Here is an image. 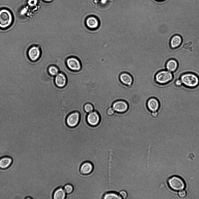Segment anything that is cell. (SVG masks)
Wrapping results in <instances>:
<instances>
[{
    "mask_svg": "<svg viewBox=\"0 0 199 199\" xmlns=\"http://www.w3.org/2000/svg\"><path fill=\"white\" fill-rule=\"evenodd\" d=\"M86 120L90 125L95 126L98 125L100 121V116L99 113L95 110L87 115Z\"/></svg>",
    "mask_w": 199,
    "mask_h": 199,
    "instance_id": "7",
    "label": "cell"
},
{
    "mask_svg": "<svg viewBox=\"0 0 199 199\" xmlns=\"http://www.w3.org/2000/svg\"><path fill=\"white\" fill-rule=\"evenodd\" d=\"M67 80L65 75L62 73H59L55 78L54 82L57 87L62 88L65 87L67 83Z\"/></svg>",
    "mask_w": 199,
    "mask_h": 199,
    "instance_id": "11",
    "label": "cell"
},
{
    "mask_svg": "<svg viewBox=\"0 0 199 199\" xmlns=\"http://www.w3.org/2000/svg\"><path fill=\"white\" fill-rule=\"evenodd\" d=\"M80 119V114L78 111H74L69 113L67 117L66 122L69 127H74L78 124Z\"/></svg>",
    "mask_w": 199,
    "mask_h": 199,
    "instance_id": "5",
    "label": "cell"
},
{
    "mask_svg": "<svg viewBox=\"0 0 199 199\" xmlns=\"http://www.w3.org/2000/svg\"><path fill=\"white\" fill-rule=\"evenodd\" d=\"M178 195L180 198H184L186 196L187 193L185 191L182 190L179 191Z\"/></svg>",
    "mask_w": 199,
    "mask_h": 199,
    "instance_id": "24",
    "label": "cell"
},
{
    "mask_svg": "<svg viewBox=\"0 0 199 199\" xmlns=\"http://www.w3.org/2000/svg\"><path fill=\"white\" fill-rule=\"evenodd\" d=\"M44 0L46 1H51L52 0Z\"/></svg>",
    "mask_w": 199,
    "mask_h": 199,
    "instance_id": "29",
    "label": "cell"
},
{
    "mask_svg": "<svg viewBox=\"0 0 199 199\" xmlns=\"http://www.w3.org/2000/svg\"><path fill=\"white\" fill-rule=\"evenodd\" d=\"M40 51L39 47L33 46L31 47L28 51V55L30 59L33 61H36L39 57Z\"/></svg>",
    "mask_w": 199,
    "mask_h": 199,
    "instance_id": "13",
    "label": "cell"
},
{
    "mask_svg": "<svg viewBox=\"0 0 199 199\" xmlns=\"http://www.w3.org/2000/svg\"><path fill=\"white\" fill-rule=\"evenodd\" d=\"M174 84L177 87H180L183 85L182 82L179 78L176 79L174 82Z\"/></svg>",
    "mask_w": 199,
    "mask_h": 199,
    "instance_id": "25",
    "label": "cell"
},
{
    "mask_svg": "<svg viewBox=\"0 0 199 199\" xmlns=\"http://www.w3.org/2000/svg\"><path fill=\"white\" fill-rule=\"evenodd\" d=\"M151 115L153 117L156 118L158 117L159 116V112L158 111L151 112Z\"/></svg>",
    "mask_w": 199,
    "mask_h": 199,
    "instance_id": "27",
    "label": "cell"
},
{
    "mask_svg": "<svg viewBox=\"0 0 199 199\" xmlns=\"http://www.w3.org/2000/svg\"><path fill=\"white\" fill-rule=\"evenodd\" d=\"M48 72L50 75L54 76L59 73V70L55 66H52L49 68Z\"/></svg>",
    "mask_w": 199,
    "mask_h": 199,
    "instance_id": "21",
    "label": "cell"
},
{
    "mask_svg": "<svg viewBox=\"0 0 199 199\" xmlns=\"http://www.w3.org/2000/svg\"><path fill=\"white\" fill-rule=\"evenodd\" d=\"M182 42L181 37L179 35L175 34L172 37L170 41V45L172 49L179 47Z\"/></svg>",
    "mask_w": 199,
    "mask_h": 199,
    "instance_id": "14",
    "label": "cell"
},
{
    "mask_svg": "<svg viewBox=\"0 0 199 199\" xmlns=\"http://www.w3.org/2000/svg\"><path fill=\"white\" fill-rule=\"evenodd\" d=\"M158 1H165V0H156Z\"/></svg>",
    "mask_w": 199,
    "mask_h": 199,
    "instance_id": "28",
    "label": "cell"
},
{
    "mask_svg": "<svg viewBox=\"0 0 199 199\" xmlns=\"http://www.w3.org/2000/svg\"><path fill=\"white\" fill-rule=\"evenodd\" d=\"M173 73L166 70L158 71L155 74L154 80L158 84L164 85L169 83L173 80Z\"/></svg>",
    "mask_w": 199,
    "mask_h": 199,
    "instance_id": "2",
    "label": "cell"
},
{
    "mask_svg": "<svg viewBox=\"0 0 199 199\" xmlns=\"http://www.w3.org/2000/svg\"><path fill=\"white\" fill-rule=\"evenodd\" d=\"M167 184L169 187L174 191L184 190L186 187L185 183L183 179L177 176H173L169 178L167 180Z\"/></svg>",
    "mask_w": 199,
    "mask_h": 199,
    "instance_id": "3",
    "label": "cell"
},
{
    "mask_svg": "<svg viewBox=\"0 0 199 199\" xmlns=\"http://www.w3.org/2000/svg\"><path fill=\"white\" fill-rule=\"evenodd\" d=\"M107 114L109 116H112L114 115L115 112L112 107H109L107 109Z\"/></svg>",
    "mask_w": 199,
    "mask_h": 199,
    "instance_id": "23",
    "label": "cell"
},
{
    "mask_svg": "<svg viewBox=\"0 0 199 199\" xmlns=\"http://www.w3.org/2000/svg\"><path fill=\"white\" fill-rule=\"evenodd\" d=\"M146 105L148 109L151 112L157 111L160 107V103L157 98L152 97L147 101Z\"/></svg>",
    "mask_w": 199,
    "mask_h": 199,
    "instance_id": "9",
    "label": "cell"
},
{
    "mask_svg": "<svg viewBox=\"0 0 199 199\" xmlns=\"http://www.w3.org/2000/svg\"><path fill=\"white\" fill-rule=\"evenodd\" d=\"M120 195L122 198L124 199L126 198L128 196L127 192L125 191H121L120 192Z\"/></svg>",
    "mask_w": 199,
    "mask_h": 199,
    "instance_id": "26",
    "label": "cell"
},
{
    "mask_svg": "<svg viewBox=\"0 0 199 199\" xmlns=\"http://www.w3.org/2000/svg\"><path fill=\"white\" fill-rule=\"evenodd\" d=\"M86 24L89 28L96 29L99 26V23L97 19L93 17L88 18L86 20Z\"/></svg>",
    "mask_w": 199,
    "mask_h": 199,
    "instance_id": "16",
    "label": "cell"
},
{
    "mask_svg": "<svg viewBox=\"0 0 199 199\" xmlns=\"http://www.w3.org/2000/svg\"><path fill=\"white\" fill-rule=\"evenodd\" d=\"M83 109L86 112L88 113L94 111V107L91 103L87 102L84 105Z\"/></svg>",
    "mask_w": 199,
    "mask_h": 199,
    "instance_id": "20",
    "label": "cell"
},
{
    "mask_svg": "<svg viewBox=\"0 0 199 199\" xmlns=\"http://www.w3.org/2000/svg\"><path fill=\"white\" fill-rule=\"evenodd\" d=\"M12 162L13 160L10 157H2L0 159V168L3 169H6L11 165Z\"/></svg>",
    "mask_w": 199,
    "mask_h": 199,
    "instance_id": "17",
    "label": "cell"
},
{
    "mask_svg": "<svg viewBox=\"0 0 199 199\" xmlns=\"http://www.w3.org/2000/svg\"><path fill=\"white\" fill-rule=\"evenodd\" d=\"M66 197V193L62 187L56 189L53 193V197L54 199H64Z\"/></svg>",
    "mask_w": 199,
    "mask_h": 199,
    "instance_id": "18",
    "label": "cell"
},
{
    "mask_svg": "<svg viewBox=\"0 0 199 199\" xmlns=\"http://www.w3.org/2000/svg\"><path fill=\"white\" fill-rule=\"evenodd\" d=\"M67 64L68 68L74 71H78L81 68V65L79 61L77 59L71 57L68 59Z\"/></svg>",
    "mask_w": 199,
    "mask_h": 199,
    "instance_id": "12",
    "label": "cell"
},
{
    "mask_svg": "<svg viewBox=\"0 0 199 199\" xmlns=\"http://www.w3.org/2000/svg\"><path fill=\"white\" fill-rule=\"evenodd\" d=\"M119 79L122 84L129 86L132 85L133 81L132 76L130 73L126 72L121 73L119 75Z\"/></svg>",
    "mask_w": 199,
    "mask_h": 199,
    "instance_id": "8",
    "label": "cell"
},
{
    "mask_svg": "<svg viewBox=\"0 0 199 199\" xmlns=\"http://www.w3.org/2000/svg\"><path fill=\"white\" fill-rule=\"evenodd\" d=\"M183 85L189 88H194L199 85V77L195 74L187 72L181 74L179 77Z\"/></svg>",
    "mask_w": 199,
    "mask_h": 199,
    "instance_id": "1",
    "label": "cell"
},
{
    "mask_svg": "<svg viewBox=\"0 0 199 199\" xmlns=\"http://www.w3.org/2000/svg\"><path fill=\"white\" fill-rule=\"evenodd\" d=\"M12 20L11 13L9 10L6 9L0 10V27L4 29L8 27Z\"/></svg>",
    "mask_w": 199,
    "mask_h": 199,
    "instance_id": "4",
    "label": "cell"
},
{
    "mask_svg": "<svg viewBox=\"0 0 199 199\" xmlns=\"http://www.w3.org/2000/svg\"><path fill=\"white\" fill-rule=\"evenodd\" d=\"M178 67V62L174 59H169L167 61L165 64L166 70L172 73L177 70Z\"/></svg>",
    "mask_w": 199,
    "mask_h": 199,
    "instance_id": "15",
    "label": "cell"
},
{
    "mask_svg": "<svg viewBox=\"0 0 199 199\" xmlns=\"http://www.w3.org/2000/svg\"><path fill=\"white\" fill-rule=\"evenodd\" d=\"M64 189L66 193L67 194H70L72 193L74 191L73 186L70 184H67L65 185L64 187Z\"/></svg>",
    "mask_w": 199,
    "mask_h": 199,
    "instance_id": "22",
    "label": "cell"
},
{
    "mask_svg": "<svg viewBox=\"0 0 199 199\" xmlns=\"http://www.w3.org/2000/svg\"><path fill=\"white\" fill-rule=\"evenodd\" d=\"M94 166L92 163L88 161L83 162L79 168L80 173L83 175H88L91 173L93 171Z\"/></svg>",
    "mask_w": 199,
    "mask_h": 199,
    "instance_id": "10",
    "label": "cell"
},
{
    "mask_svg": "<svg viewBox=\"0 0 199 199\" xmlns=\"http://www.w3.org/2000/svg\"><path fill=\"white\" fill-rule=\"evenodd\" d=\"M112 107L115 112L119 113H123L128 110L129 105L126 101L119 100L114 101L113 103Z\"/></svg>",
    "mask_w": 199,
    "mask_h": 199,
    "instance_id": "6",
    "label": "cell"
},
{
    "mask_svg": "<svg viewBox=\"0 0 199 199\" xmlns=\"http://www.w3.org/2000/svg\"><path fill=\"white\" fill-rule=\"evenodd\" d=\"M104 199H121V197L117 193L110 192L105 194L103 196Z\"/></svg>",
    "mask_w": 199,
    "mask_h": 199,
    "instance_id": "19",
    "label": "cell"
}]
</instances>
